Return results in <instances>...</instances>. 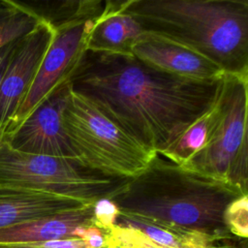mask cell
Segmentation results:
<instances>
[{
  "label": "cell",
  "instance_id": "obj_1",
  "mask_svg": "<svg viewBox=\"0 0 248 248\" xmlns=\"http://www.w3.org/2000/svg\"><path fill=\"white\" fill-rule=\"evenodd\" d=\"M224 76L191 79L150 67L131 52L84 48L66 79L72 91L161 155L214 106Z\"/></svg>",
  "mask_w": 248,
  "mask_h": 248
},
{
  "label": "cell",
  "instance_id": "obj_2",
  "mask_svg": "<svg viewBox=\"0 0 248 248\" xmlns=\"http://www.w3.org/2000/svg\"><path fill=\"white\" fill-rule=\"evenodd\" d=\"M247 195L234 185L171 163L156 154L108 199L126 217L162 222L210 233L232 235L224 211Z\"/></svg>",
  "mask_w": 248,
  "mask_h": 248
},
{
  "label": "cell",
  "instance_id": "obj_3",
  "mask_svg": "<svg viewBox=\"0 0 248 248\" xmlns=\"http://www.w3.org/2000/svg\"><path fill=\"white\" fill-rule=\"evenodd\" d=\"M142 34L178 45L248 76L247 0H126L122 10Z\"/></svg>",
  "mask_w": 248,
  "mask_h": 248
},
{
  "label": "cell",
  "instance_id": "obj_4",
  "mask_svg": "<svg viewBox=\"0 0 248 248\" xmlns=\"http://www.w3.org/2000/svg\"><path fill=\"white\" fill-rule=\"evenodd\" d=\"M63 126L78 160L110 177L132 178L156 155L72 90L63 112Z\"/></svg>",
  "mask_w": 248,
  "mask_h": 248
},
{
  "label": "cell",
  "instance_id": "obj_5",
  "mask_svg": "<svg viewBox=\"0 0 248 248\" xmlns=\"http://www.w3.org/2000/svg\"><path fill=\"white\" fill-rule=\"evenodd\" d=\"M248 76L225 74L218 115L204 145L179 165L248 193Z\"/></svg>",
  "mask_w": 248,
  "mask_h": 248
},
{
  "label": "cell",
  "instance_id": "obj_6",
  "mask_svg": "<svg viewBox=\"0 0 248 248\" xmlns=\"http://www.w3.org/2000/svg\"><path fill=\"white\" fill-rule=\"evenodd\" d=\"M105 175L78 159L24 153L0 145V183L45 191L89 202L109 198L126 181Z\"/></svg>",
  "mask_w": 248,
  "mask_h": 248
},
{
  "label": "cell",
  "instance_id": "obj_7",
  "mask_svg": "<svg viewBox=\"0 0 248 248\" xmlns=\"http://www.w3.org/2000/svg\"><path fill=\"white\" fill-rule=\"evenodd\" d=\"M71 89L65 78L4 141L17 151L78 159L63 126Z\"/></svg>",
  "mask_w": 248,
  "mask_h": 248
},
{
  "label": "cell",
  "instance_id": "obj_8",
  "mask_svg": "<svg viewBox=\"0 0 248 248\" xmlns=\"http://www.w3.org/2000/svg\"><path fill=\"white\" fill-rule=\"evenodd\" d=\"M95 20L78 22L54 30L51 43L24 100L9 126L4 140L67 78L80 52L85 48V39Z\"/></svg>",
  "mask_w": 248,
  "mask_h": 248
},
{
  "label": "cell",
  "instance_id": "obj_9",
  "mask_svg": "<svg viewBox=\"0 0 248 248\" xmlns=\"http://www.w3.org/2000/svg\"><path fill=\"white\" fill-rule=\"evenodd\" d=\"M53 35V28L41 20L30 33L15 44L0 83V138L3 140L34 80Z\"/></svg>",
  "mask_w": 248,
  "mask_h": 248
},
{
  "label": "cell",
  "instance_id": "obj_10",
  "mask_svg": "<svg viewBox=\"0 0 248 248\" xmlns=\"http://www.w3.org/2000/svg\"><path fill=\"white\" fill-rule=\"evenodd\" d=\"M131 52L150 67L186 78L207 80L225 75L217 64L199 53L147 34L134 43Z\"/></svg>",
  "mask_w": 248,
  "mask_h": 248
},
{
  "label": "cell",
  "instance_id": "obj_11",
  "mask_svg": "<svg viewBox=\"0 0 248 248\" xmlns=\"http://www.w3.org/2000/svg\"><path fill=\"white\" fill-rule=\"evenodd\" d=\"M94 202L0 183V229L79 209Z\"/></svg>",
  "mask_w": 248,
  "mask_h": 248
},
{
  "label": "cell",
  "instance_id": "obj_12",
  "mask_svg": "<svg viewBox=\"0 0 248 248\" xmlns=\"http://www.w3.org/2000/svg\"><path fill=\"white\" fill-rule=\"evenodd\" d=\"M92 224L93 204L0 229V242L41 243L75 238L77 228Z\"/></svg>",
  "mask_w": 248,
  "mask_h": 248
},
{
  "label": "cell",
  "instance_id": "obj_13",
  "mask_svg": "<svg viewBox=\"0 0 248 248\" xmlns=\"http://www.w3.org/2000/svg\"><path fill=\"white\" fill-rule=\"evenodd\" d=\"M124 1L109 0L107 10L97 18L85 39V48L108 52H131L142 35L140 24L123 10ZM132 53V52H131Z\"/></svg>",
  "mask_w": 248,
  "mask_h": 248
},
{
  "label": "cell",
  "instance_id": "obj_14",
  "mask_svg": "<svg viewBox=\"0 0 248 248\" xmlns=\"http://www.w3.org/2000/svg\"><path fill=\"white\" fill-rule=\"evenodd\" d=\"M117 224L132 227L163 248H238L225 241L232 235L210 233L162 222L119 215Z\"/></svg>",
  "mask_w": 248,
  "mask_h": 248
},
{
  "label": "cell",
  "instance_id": "obj_15",
  "mask_svg": "<svg viewBox=\"0 0 248 248\" xmlns=\"http://www.w3.org/2000/svg\"><path fill=\"white\" fill-rule=\"evenodd\" d=\"M109 0L83 1H31L22 2L41 20L53 30L99 18L107 10Z\"/></svg>",
  "mask_w": 248,
  "mask_h": 248
},
{
  "label": "cell",
  "instance_id": "obj_16",
  "mask_svg": "<svg viewBox=\"0 0 248 248\" xmlns=\"http://www.w3.org/2000/svg\"><path fill=\"white\" fill-rule=\"evenodd\" d=\"M217 115L218 106L216 101L214 106L196 120L161 156L176 165L184 164L204 145L217 119Z\"/></svg>",
  "mask_w": 248,
  "mask_h": 248
},
{
  "label": "cell",
  "instance_id": "obj_17",
  "mask_svg": "<svg viewBox=\"0 0 248 248\" xmlns=\"http://www.w3.org/2000/svg\"><path fill=\"white\" fill-rule=\"evenodd\" d=\"M40 21L22 1L0 0V49L30 33Z\"/></svg>",
  "mask_w": 248,
  "mask_h": 248
},
{
  "label": "cell",
  "instance_id": "obj_18",
  "mask_svg": "<svg viewBox=\"0 0 248 248\" xmlns=\"http://www.w3.org/2000/svg\"><path fill=\"white\" fill-rule=\"evenodd\" d=\"M106 245L107 248H163L140 231L121 224L106 232Z\"/></svg>",
  "mask_w": 248,
  "mask_h": 248
},
{
  "label": "cell",
  "instance_id": "obj_19",
  "mask_svg": "<svg viewBox=\"0 0 248 248\" xmlns=\"http://www.w3.org/2000/svg\"><path fill=\"white\" fill-rule=\"evenodd\" d=\"M223 218L228 232L233 237L245 240L248 236V196L243 195L230 202Z\"/></svg>",
  "mask_w": 248,
  "mask_h": 248
},
{
  "label": "cell",
  "instance_id": "obj_20",
  "mask_svg": "<svg viewBox=\"0 0 248 248\" xmlns=\"http://www.w3.org/2000/svg\"><path fill=\"white\" fill-rule=\"evenodd\" d=\"M120 211L108 198H101L93 203V225L107 232L117 224Z\"/></svg>",
  "mask_w": 248,
  "mask_h": 248
},
{
  "label": "cell",
  "instance_id": "obj_21",
  "mask_svg": "<svg viewBox=\"0 0 248 248\" xmlns=\"http://www.w3.org/2000/svg\"><path fill=\"white\" fill-rule=\"evenodd\" d=\"M74 237L82 239L87 248H107L106 232L93 224L77 228Z\"/></svg>",
  "mask_w": 248,
  "mask_h": 248
},
{
  "label": "cell",
  "instance_id": "obj_22",
  "mask_svg": "<svg viewBox=\"0 0 248 248\" xmlns=\"http://www.w3.org/2000/svg\"><path fill=\"white\" fill-rule=\"evenodd\" d=\"M15 44H16V42L13 44H10L0 49V83H1V79L4 75V72L6 70V67L8 65L9 59L11 57L12 51L14 49Z\"/></svg>",
  "mask_w": 248,
  "mask_h": 248
},
{
  "label": "cell",
  "instance_id": "obj_23",
  "mask_svg": "<svg viewBox=\"0 0 248 248\" xmlns=\"http://www.w3.org/2000/svg\"><path fill=\"white\" fill-rule=\"evenodd\" d=\"M0 248H37V245L36 243L0 242Z\"/></svg>",
  "mask_w": 248,
  "mask_h": 248
},
{
  "label": "cell",
  "instance_id": "obj_24",
  "mask_svg": "<svg viewBox=\"0 0 248 248\" xmlns=\"http://www.w3.org/2000/svg\"><path fill=\"white\" fill-rule=\"evenodd\" d=\"M3 141H4V140H2V139H1V138H0V145H1V144H2V142H3Z\"/></svg>",
  "mask_w": 248,
  "mask_h": 248
}]
</instances>
